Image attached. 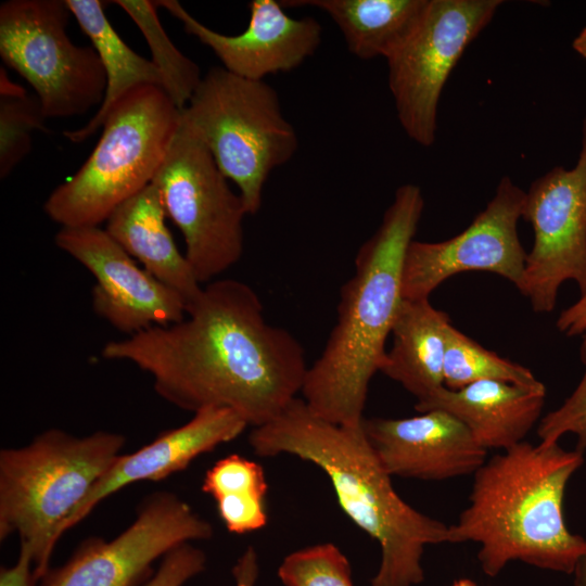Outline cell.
<instances>
[{
	"instance_id": "cell-1",
	"label": "cell",
	"mask_w": 586,
	"mask_h": 586,
	"mask_svg": "<svg viewBox=\"0 0 586 586\" xmlns=\"http://www.w3.org/2000/svg\"><path fill=\"white\" fill-rule=\"evenodd\" d=\"M101 355L149 373L180 409L229 408L253 428L296 398L308 369L298 340L267 322L258 294L235 279L204 284L182 320L110 341Z\"/></svg>"
},
{
	"instance_id": "cell-2",
	"label": "cell",
	"mask_w": 586,
	"mask_h": 586,
	"mask_svg": "<svg viewBox=\"0 0 586 586\" xmlns=\"http://www.w3.org/2000/svg\"><path fill=\"white\" fill-rule=\"evenodd\" d=\"M249 444L257 456L291 455L326 473L343 512L380 546L371 586L422 583L425 547L449 544V525L418 511L394 489L361 424L332 423L296 397L277 418L253 428Z\"/></svg>"
},
{
	"instance_id": "cell-3",
	"label": "cell",
	"mask_w": 586,
	"mask_h": 586,
	"mask_svg": "<svg viewBox=\"0 0 586 586\" xmlns=\"http://www.w3.org/2000/svg\"><path fill=\"white\" fill-rule=\"evenodd\" d=\"M585 461L578 449L526 441L502 450L474 472L468 506L449 525V544L472 542L484 574L509 562L573 574L586 539L564 519L569 481Z\"/></svg>"
},
{
	"instance_id": "cell-4",
	"label": "cell",
	"mask_w": 586,
	"mask_h": 586,
	"mask_svg": "<svg viewBox=\"0 0 586 586\" xmlns=\"http://www.w3.org/2000/svg\"><path fill=\"white\" fill-rule=\"evenodd\" d=\"M423 208L418 186L398 187L341 288L336 322L301 392L310 410L332 423L358 426L364 420L370 381L386 360V339L403 301L404 257Z\"/></svg>"
},
{
	"instance_id": "cell-5",
	"label": "cell",
	"mask_w": 586,
	"mask_h": 586,
	"mask_svg": "<svg viewBox=\"0 0 586 586\" xmlns=\"http://www.w3.org/2000/svg\"><path fill=\"white\" fill-rule=\"evenodd\" d=\"M125 436L98 431L77 437L47 430L0 451V539L20 538L40 581L50 570L60 528L122 455Z\"/></svg>"
},
{
	"instance_id": "cell-6",
	"label": "cell",
	"mask_w": 586,
	"mask_h": 586,
	"mask_svg": "<svg viewBox=\"0 0 586 586\" xmlns=\"http://www.w3.org/2000/svg\"><path fill=\"white\" fill-rule=\"evenodd\" d=\"M161 87L130 90L109 112L101 138L79 170L43 204L61 227H99L125 201L149 186L181 123Z\"/></svg>"
},
{
	"instance_id": "cell-7",
	"label": "cell",
	"mask_w": 586,
	"mask_h": 586,
	"mask_svg": "<svg viewBox=\"0 0 586 586\" xmlns=\"http://www.w3.org/2000/svg\"><path fill=\"white\" fill-rule=\"evenodd\" d=\"M182 116L221 173L235 183L247 214L255 215L269 175L298 148L297 133L282 113L277 91L265 80L213 67L202 77Z\"/></svg>"
},
{
	"instance_id": "cell-8",
	"label": "cell",
	"mask_w": 586,
	"mask_h": 586,
	"mask_svg": "<svg viewBox=\"0 0 586 586\" xmlns=\"http://www.w3.org/2000/svg\"><path fill=\"white\" fill-rule=\"evenodd\" d=\"M152 183L161 193L167 216L183 235L184 256L202 285L240 260L243 220L249 215L244 201L229 187L182 112L179 129Z\"/></svg>"
},
{
	"instance_id": "cell-9",
	"label": "cell",
	"mask_w": 586,
	"mask_h": 586,
	"mask_svg": "<svg viewBox=\"0 0 586 586\" xmlns=\"http://www.w3.org/2000/svg\"><path fill=\"white\" fill-rule=\"evenodd\" d=\"M66 0H9L0 5V55L35 89L46 118L101 105L106 76L93 47L67 35Z\"/></svg>"
},
{
	"instance_id": "cell-10",
	"label": "cell",
	"mask_w": 586,
	"mask_h": 586,
	"mask_svg": "<svg viewBox=\"0 0 586 586\" xmlns=\"http://www.w3.org/2000/svg\"><path fill=\"white\" fill-rule=\"evenodd\" d=\"M501 0H428L416 28L386 59L397 119L416 143L435 142L444 86L468 46L491 23Z\"/></svg>"
},
{
	"instance_id": "cell-11",
	"label": "cell",
	"mask_w": 586,
	"mask_h": 586,
	"mask_svg": "<svg viewBox=\"0 0 586 586\" xmlns=\"http://www.w3.org/2000/svg\"><path fill=\"white\" fill-rule=\"evenodd\" d=\"M522 217L531 224L534 243L526 254L517 288L535 313H550L561 284L573 280L586 294V117L576 165L556 166L535 179Z\"/></svg>"
},
{
	"instance_id": "cell-12",
	"label": "cell",
	"mask_w": 586,
	"mask_h": 586,
	"mask_svg": "<svg viewBox=\"0 0 586 586\" xmlns=\"http://www.w3.org/2000/svg\"><path fill=\"white\" fill-rule=\"evenodd\" d=\"M212 524L178 495L150 494L136 519L110 540L90 538L39 586H136L174 548L212 538Z\"/></svg>"
},
{
	"instance_id": "cell-13",
	"label": "cell",
	"mask_w": 586,
	"mask_h": 586,
	"mask_svg": "<svg viewBox=\"0 0 586 586\" xmlns=\"http://www.w3.org/2000/svg\"><path fill=\"white\" fill-rule=\"evenodd\" d=\"M524 200L525 191L505 176L486 207L462 232L441 242L413 239L403 263V298H429L446 279L472 270L496 273L518 288L527 254L517 229Z\"/></svg>"
},
{
	"instance_id": "cell-14",
	"label": "cell",
	"mask_w": 586,
	"mask_h": 586,
	"mask_svg": "<svg viewBox=\"0 0 586 586\" xmlns=\"http://www.w3.org/2000/svg\"><path fill=\"white\" fill-rule=\"evenodd\" d=\"M56 246L76 259L95 279L94 313L128 336L186 317L183 298L140 267L100 227H61Z\"/></svg>"
},
{
	"instance_id": "cell-15",
	"label": "cell",
	"mask_w": 586,
	"mask_h": 586,
	"mask_svg": "<svg viewBox=\"0 0 586 586\" xmlns=\"http://www.w3.org/2000/svg\"><path fill=\"white\" fill-rule=\"evenodd\" d=\"M179 20L187 34L207 46L227 71L254 80L288 73L313 56L321 43L322 28L314 17L294 18L276 0L250 2L247 27L239 35L215 31L194 18L178 1L158 0Z\"/></svg>"
},
{
	"instance_id": "cell-16",
	"label": "cell",
	"mask_w": 586,
	"mask_h": 586,
	"mask_svg": "<svg viewBox=\"0 0 586 586\" xmlns=\"http://www.w3.org/2000/svg\"><path fill=\"white\" fill-rule=\"evenodd\" d=\"M361 426L391 476L444 481L473 475L487 459L468 428L441 409L403 419L364 418Z\"/></svg>"
},
{
	"instance_id": "cell-17",
	"label": "cell",
	"mask_w": 586,
	"mask_h": 586,
	"mask_svg": "<svg viewBox=\"0 0 586 586\" xmlns=\"http://www.w3.org/2000/svg\"><path fill=\"white\" fill-rule=\"evenodd\" d=\"M246 426L245 420L234 410L207 407L138 450L122 454L63 522L60 536L122 488L141 481H162L182 471L201 455L235 440Z\"/></svg>"
},
{
	"instance_id": "cell-18",
	"label": "cell",
	"mask_w": 586,
	"mask_h": 586,
	"mask_svg": "<svg viewBox=\"0 0 586 586\" xmlns=\"http://www.w3.org/2000/svg\"><path fill=\"white\" fill-rule=\"evenodd\" d=\"M545 398L546 386L480 381L459 390L443 386L417 402L415 409L447 411L468 428L483 448L502 451L525 441L540 418Z\"/></svg>"
},
{
	"instance_id": "cell-19",
	"label": "cell",
	"mask_w": 586,
	"mask_h": 586,
	"mask_svg": "<svg viewBox=\"0 0 586 586\" xmlns=\"http://www.w3.org/2000/svg\"><path fill=\"white\" fill-rule=\"evenodd\" d=\"M166 217L161 193L151 182L112 213L105 230L149 273L177 292L188 307L203 285L178 250Z\"/></svg>"
},
{
	"instance_id": "cell-20",
	"label": "cell",
	"mask_w": 586,
	"mask_h": 586,
	"mask_svg": "<svg viewBox=\"0 0 586 586\" xmlns=\"http://www.w3.org/2000/svg\"><path fill=\"white\" fill-rule=\"evenodd\" d=\"M448 315L429 301L403 298L392 327V347L381 370L423 400L444 386Z\"/></svg>"
},
{
	"instance_id": "cell-21",
	"label": "cell",
	"mask_w": 586,
	"mask_h": 586,
	"mask_svg": "<svg viewBox=\"0 0 586 586\" xmlns=\"http://www.w3.org/2000/svg\"><path fill=\"white\" fill-rule=\"evenodd\" d=\"M283 8L310 7L336 24L352 54L391 56L419 23L428 0H283Z\"/></svg>"
},
{
	"instance_id": "cell-22",
	"label": "cell",
	"mask_w": 586,
	"mask_h": 586,
	"mask_svg": "<svg viewBox=\"0 0 586 586\" xmlns=\"http://www.w3.org/2000/svg\"><path fill=\"white\" fill-rule=\"evenodd\" d=\"M82 31L90 38L101 59L106 76V90L102 104L82 127L63 132L74 143L94 135L111 109L130 90L153 85L165 90L162 73L152 61L136 53L119 37L104 13V3L99 0H66Z\"/></svg>"
},
{
	"instance_id": "cell-23",
	"label": "cell",
	"mask_w": 586,
	"mask_h": 586,
	"mask_svg": "<svg viewBox=\"0 0 586 586\" xmlns=\"http://www.w3.org/2000/svg\"><path fill=\"white\" fill-rule=\"evenodd\" d=\"M202 491L216 501L228 532L245 534L267 525L268 483L258 462L238 454L228 455L206 471Z\"/></svg>"
},
{
	"instance_id": "cell-24",
	"label": "cell",
	"mask_w": 586,
	"mask_h": 586,
	"mask_svg": "<svg viewBox=\"0 0 586 586\" xmlns=\"http://www.w3.org/2000/svg\"><path fill=\"white\" fill-rule=\"evenodd\" d=\"M480 381H500L531 388L545 386L528 368L484 348L450 323L446 329L444 386L459 390Z\"/></svg>"
},
{
	"instance_id": "cell-25",
	"label": "cell",
	"mask_w": 586,
	"mask_h": 586,
	"mask_svg": "<svg viewBox=\"0 0 586 586\" xmlns=\"http://www.w3.org/2000/svg\"><path fill=\"white\" fill-rule=\"evenodd\" d=\"M110 3L122 8L137 24L150 47L152 62L163 75L165 91L183 110L202 76L200 67L182 54L166 35L157 17V1L116 0Z\"/></svg>"
},
{
	"instance_id": "cell-26",
	"label": "cell",
	"mask_w": 586,
	"mask_h": 586,
	"mask_svg": "<svg viewBox=\"0 0 586 586\" xmlns=\"http://www.w3.org/2000/svg\"><path fill=\"white\" fill-rule=\"evenodd\" d=\"M278 577L284 586H354L349 561L332 543L291 552L281 562Z\"/></svg>"
},
{
	"instance_id": "cell-27",
	"label": "cell",
	"mask_w": 586,
	"mask_h": 586,
	"mask_svg": "<svg viewBox=\"0 0 586 586\" xmlns=\"http://www.w3.org/2000/svg\"><path fill=\"white\" fill-rule=\"evenodd\" d=\"M38 98L0 99V178L5 179L31 149V132L44 130Z\"/></svg>"
},
{
	"instance_id": "cell-28",
	"label": "cell",
	"mask_w": 586,
	"mask_h": 586,
	"mask_svg": "<svg viewBox=\"0 0 586 586\" xmlns=\"http://www.w3.org/2000/svg\"><path fill=\"white\" fill-rule=\"evenodd\" d=\"M581 361L584 374L572 394L555 410L543 417L537 426L539 443L552 445L566 434H574L576 449L586 450V331L581 335Z\"/></svg>"
},
{
	"instance_id": "cell-29",
	"label": "cell",
	"mask_w": 586,
	"mask_h": 586,
	"mask_svg": "<svg viewBox=\"0 0 586 586\" xmlns=\"http://www.w3.org/2000/svg\"><path fill=\"white\" fill-rule=\"evenodd\" d=\"M206 555L192 543L170 550L144 586H182L205 570Z\"/></svg>"
},
{
	"instance_id": "cell-30",
	"label": "cell",
	"mask_w": 586,
	"mask_h": 586,
	"mask_svg": "<svg viewBox=\"0 0 586 586\" xmlns=\"http://www.w3.org/2000/svg\"><path fill=\"white\" fill-rule=\"evenodd\" d=\"M38 584L31 556L25 547L20 546L16 562L0 570V586H38Z\"/></svg>"
},
{
	"instance_id": "cell-31",
	"label": "cell",
	"mask_w": 586,
	"mask_h": 586,
	"mask_svg": "<svg viewBox=\"0 0 586 586\" xmlns=\"http://www.w3.org/2000/svg\"><path fill=\"white\" fill-rule=\"evenodd\" d=\"M556 327L566 336H581L586 331V294L560 313Z\"/></svg>"
},
{
	"instance_id": "cell-32",
	"label": "cell",
	"mask_w": 586,
	"mask_h": 586,
	"mask_svg": "<svg viewBox=\"0 0 586 586\" xmlns=\"http://www.w3.org/2000/svg\"><path fill=\"white\" fill-rule=\"evenodd\" d=\"M258 574L257 552L253 546H249L232 568L235 586H255Z\"/></svg>"
},
{
	"instance_id": "cell-33",
	"label": "cell",
	"mask_w": 586,
	"mask_h": 586,
	"mask_svg": "<svg viewBox=\"0 0 586 586\" xmlns=\"http://www.w3.org/2000/svg\"><path fill=\"white\" fill-rule=\"evenodd\" d=\"M0 94L1 98H24L27 95L22 86L12 82L3 66L0 67Z\"/></svg>"
},
{
	"instance_id": "cell-34",
	"label": "cell",
	"mask_w": 586,
	"mask_h": 586,
	"mask_svg": "<svg viewBox=\"0 0 586 586\" xmlns=\"http://www.w3.org/2000/svg\"><path fill=\"white\" fill-rule=\"evenodd\" d=\"M586 454V450H585ZM574 575V585L575 586H586V555L579 561Z\"/></svg>"
},
{
	"instance_id": "cell-35",
	"label": "cell",
	"mask_w": 586,
	"mask_h": 586,
	"mask_svg": "<svg viewBox=\"0 0 586 586\" xmlns=\"http://www.w3.org/2000/svg\"><path fill=\"white\" fill-rule=\"evenodd\" d=\"M573 49L586 59V27L581 30L573 41Z\"/></svg>"
},
{
	"instance_id": "cell-36",
	"label": "cell",
	"mask_w": 586,
	"mask_h": 586,
	"mask_svg": "<svg viewBox=\"0 0 586 586\" xmlns=\"http://www.w3.org/2000/svg\"><path fill=\"white\" fill-rule=\"evenodd\" d=\"M451 586H477L472 579L470 578H459L456 579Z\"/></svg>"
}]
</instances>
